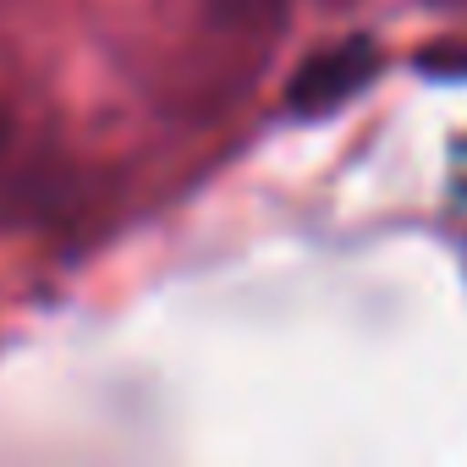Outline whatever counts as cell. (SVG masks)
<instances>
[{"label": "cell", "mask_w": 467, "mask_h": 467, "mask_svg": "<svg viewBox=\"0 0 467 467\" xmlns=\"http://www.w3.org/2000/svg\"><path fill=\"white\" fill-rule=\"evenodd\" d=\"M203 17L225 34H259V28H275L286 0H198Z\"/></svg>", "instance_id": "6da1fadb"}, {"label": "cell", "mask_w": 467, "mask_h": 467, "mask_svg": "<svg viewBox=\"0 0 467 467\" xmlns=\"http://www.w3.org/2000/svg\"><path fill=\"white\" fill-rule=\"evenodd\" d=\"M12 138H17V127H12V110H6V105H0V154H6V149H12Z\"/></svg>", "instance_id": "7a4b0ae2"}]
</instances>
